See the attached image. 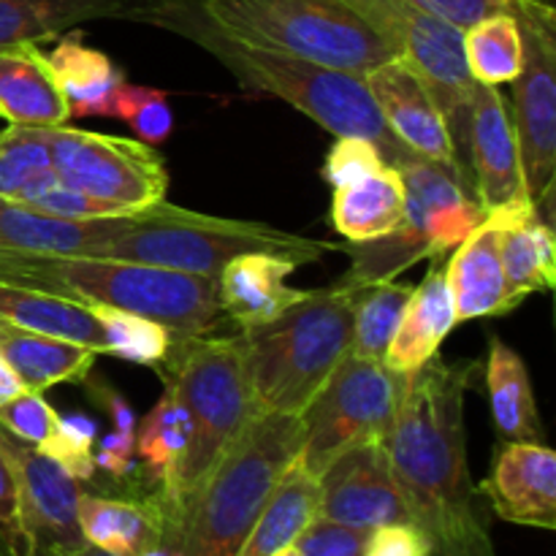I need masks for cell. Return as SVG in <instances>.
<instances>
[{
	"label": "cell",
	"mask_w": 556,
	"mask_h": 556,
	"mask_svg": "<svg viewBox=\"0 0 556 556\" xmlns=\"http://www.w3.org/2000/svg\"><path fill=\"white\" fill-rule=\"evenodd\" d=\"M47 58L63 87L71 117H112L114 96L125 85V74L109 54L81 43L76 33H65Z\"/></svg>",
	"instance_id": "4dcf8cb0"
},
{
	"label": "cell",
	"mask_w": 556,
	"mask_h": 556,
	"mask_svg": "<svg viewBox=\"0 0 556 556\" xmlns=\"http://www.w3.org/2000/svg\"><path fill=\"white\" fill-rule=\"evenodd\" d=\"M96 429L98 427L87 416H60L54 434L38 451H43L49 459L58 462L79 483L92 481L98 470L96 459H92Z\"/></svg>",
	"instance_id": "f35d334b"
},
{
	"label": "cell",
	"mask_w": 556,
	"mask_h": 556,
	"mask_svg": "<svg viewBox=\"0 0 556 556\" xmlns=\"http://www.w3.org/2000/svg\"><path fill=\"white\" fill-rule=\"evenodd\" d=\"M144 22L190 38L220 60L239 85L291 103L329 134L372 141L389 166H402L416 157L380 117L362 74L237 41L201 11L199 0H157Z\"/></svg>",
	"instance_id": "7a4b0ae2"
},
{
	"label": "cell",
	"mask_w": 556,
	"mask_h": 556,
	"mask_svg": "<svg viewBox=\"0 0 556 556\" xmlns=\"http://www.w3.org/2000/svg\"><path fill=\"white\" fill-rule=\"evenodd\" d=\"M407 383L410 375L348 353L302 413L304 443L296 456L299 465L318 478L353 445L383 443L400 416Z\"/></svg>",
	"instance_id": "30bf717a"
},
{
	"label": "cell",
	"mask_w": 556,
	"mask_h": 556,
	"mask_svg": "<svg viewBox=\"0 0 556 556\" xmlns=\"http://www.w3.org/2000/svg\"><path fill=\"white\" fill-rule=\"evenodd\" d=\"M478 489L508 525L556 530V454L546 443H503Z\"/></svg>",
	"instance_id": "d6986e66"
},
{
	"label": "cell",
	"mask_w": 556,
	"mask_h": 556,
	"mask_svg": "<svg viewBox=\"0 0 556 556\" xmlns=\"http://www.w3.org/2000/svg\"><path fill=\"white\" fill-rule=\"evenodd\" d=\"M304 443L302 416L255 413L199 492L188 500L177 546L185 556H233Z\"/></svg>",
	"instance_id": "5b68a950"
},
{
	"label": "cell",
	"mask_w": 556,
	"mask_h": 556,
	"mask_svg": "<svg viewBox=\"0 0 556 556\" xmlns=\"http://www.w3.org/2000/svg\"><path fill=\"white\" fill-rule=\"evenodd\" d=\"M345 244L309 239L302 233L280 231L266 223L228 220L204 212L177 206L166 220L147 223L134 231L96 244L85 255L90 258H117L134 264L163 266L199 277H220V271L239 255L266 253L293 261L296 266L318 264L329 253H345Z\"/></svg>",
	"instance_id": "ba28073f"
},
{
	"label": "cell",
	"mask_w": 556,
	"mask_h": 556,
	"mask_svg": "<svg viewBox=\"0 0 556 556\" xmlns=\"http://www.w3.org/2000/svg\"><path fill=\"white\" fill-rule=\"evenodd\" d=\"M0 117L11 125L33 128L68 125V101L38 43L0 49Z\"/></svg>",
	"instance_id": "7402d4cb"
},
{
	"label": "cell",
	"mask_w": 556,
	"mask_h": 556,
	"mask_svg": "<svg viewBox=\"0 0 556 556\" xmlns=\"http://www.w3.org/2000/svg\"><path fill=\"white\" fill-rule=\"evenodd\" d=\"M112 117L130 123L139 141L150 147L163 144L174 130V114L172 106H168L166 92L152 90V87L128 85V81L114 96Z\"/></svg>",
	"instance_id": "74e56055"
},
{
	"label": "cell",
	"mask_w": 556,
	"mask_h": 556,
	"mask_svg": "<svg viewBox=\"0 0 556 556\" xmlns=\"http://www.w3.org/2000/svg\"><path fill=\"white\" fill-rule=\"evenodd\" d=\"M163 383L177 391L188 410L190 443L172 489L161 494L168 510V543H177L188 500L199 492L204 478L217 465L228 445L242 434L255 416L253 394L239 337H185L172 345L166 362L157 367Z\"/></svg>",
	"instance_id": "8992f818"
},
{
	"label": "cell",
	"mask_w": 556,
	"mask_h": 556,
	"mask_svg": "<svg viewBox=\"0 0 556 556\" xmlns=\"http://www.w3.org/2000/svg\"><path fill=\"white\" fill-rule=\"evenodd\" d=\"M76 516L85 543L114 556H139L168 535V510L157 489L128 497L81 492Z\"/></svg>",
	"instance_id": "44dd1931"
},
{
	"label": "cell",
	"mask_w": 556,
	"mask_h": 556,
	"mask_svg": "<svg viewBox=\"0 0 556 556\" xmlns=\"http://www.w3.org/2000/svg\"><path fill=\"white\" fill-rule=\"evenodd\" d=\"M315 519L367 532L413 525L383 443L353 445L320 472Z\"/></svg>",
	"instance_id": "9a60e30c"
},
{
	"label": "cell",
	"mask_w": 556,
	"mask_h": 556,
	"mask_svg": "<svg viewBox=\"0 0 556 556\" xmlns=\"http://www.w3.org/2000/svg\"><path fill=\"white\" fill-rule=\"evenodd\" d=\"M396 168L407 190L405 223L375 242L345 244L351 269L340 286L367 288L394 280L418 261L443 258L483 223L481 204L454 168L418 155Z\"/></svg>",
	"instance_id": "9c48e42d"
},
{
	"label": "cell",
	"mask_w": 556,
	"mask_h": 556,
	"mask_svg": "<svg viewBox=\"0 0 556 556\" xmlns=\"http://www.w3.org/2000/svg\"><path fill=\"white\" fill-rule=\"evenodd\" d=\"M0 556H14V554H11L9 546H5V543H3V546H0Z\"/></svg>",
	"instance_id": "db71d44e"
},
{
	"label": "cell",
	"mask_w": 556,
	"mask_h": 556,
	"mask_svg": "<svg viewBox=\"0 0 556 556\" xmlns=\"http://www.w3.org/2000/svg\"><path fill=\"white\" fill-rule=\"evenodd\" d=\"M476 375V362L429 358L410 375L400 416L383 440L429 556H497L489 505L467 465L465 396Z\"/></svg>",
	"instance_id": "6da1fadb"
},
{
	"label": "cell",
	"mask_w": 556,
	"mask_h": 556,
	"mask_svg": "<svg viewBox=\"0 0 556 556\" xmlns=\"http://www.w3.org/2000/svg\"><path fill=\"white\" fill-rule=\"evenodd\" d=\"M315 510H318V478L293 462L233 556L280 554L282 548L296 543L304 527L315 519Z\"/></svg>",
	"instance_id": "1f68e13d"
},
{
	"label": "cell",
	"mask_w": 556,
	"mask_h": 556,
	"mask_svg": "<svg viewBox=\"0 0 556 556\" xmlns=\"http://www.w3.org/2000/svg\"><path fill=\"white\" fill-rule=\"evenodd\" d=\"M275 556H299V552H296V546H288V548H282L280 554H275Z\"/></svg>",
	"instance_id": "f5cc1de1"
},
{
	"label": "cell",
	"mask_w": 556,
	"mask_h": 556,
	"mask_svg": "<svg viewBox=\"0 0 556 556\" xmlns=\"http://www.w3.org/2000/svg\"><path fill=\"white\" fill-rule=\"evenodd\" d=\"M188 410L179 402L177 391L163 383L161 400L155 402V407L147 413L141 427L136 429V456L144 462L147 481L155 483L161 494L172 489L179 465L185 459V451H188Z\"/></svg>",
	"instance_id": "836d02e7"
},
{
	"label": "cell",
	"mask_w": 556,
	"mask_h": 556,
	"mask_svg": "<svg viewBox=\"0 0 556 556\" xmlns=\"http://www.w3.org/2000/svg\"><path fill=\"white\" fill-rule=\"evenodd\" d=\"M5 326H9V324H5V320H0V334H3V329H5Z\"/></svg>",
	"instance_id": "11a10c76"
},
{
	"label": "cell",
	"mask_w": 556,
	"mask_h": 556,
	"mask_svg": "<svg viewBox=\"0 0 556 556\" xmlns=\"http://www.w3.org/2000/svg\"><path fill=\"white\" fill-rule=\"evenodd\" d=\"M367 530L334 525L326 519H313L296 538L299 556H364L367 548Z\"/></svg>",
	"instance_id": "b9f144b4"
},
{
	"label": "cell",
	"mask_w": 556,
	"mask_h": 556,
	"mask_svg": "<svg viewBox=\"0 0 556 556\" xmlns=\"http://www.w3.org/2000/svg\"><path fill=\"white\" fill-rule=\"evenodd\" d=\"M0 280L79 304L128 309L157 320L177 340L204 337L223 320L215 277L90 255H33L0 250Z\"/></svg>",
	"instance_id": "3957f363"
},
{
	"label": "cell",
	"mask_w": 556,
	"mask_h": 556,
	"mask_svg": "<svg viewBox=\"0 0 556 556\" xmlns=\"http://www.w3.org/2000/svg\"><path fill=\"white\" fill-rule=\"evenodd\" d=\"M456 326L454 302L445 286V266L434 258V266L421 286L413 288V296L402 313L396 334L386 351L383 364L400 375H416Z\"/></svg>",
	"instance_id": "484cf974"
},
{
	"label": "cell",
	"mask_w": 556,
	"mask_h": 556,
	"mask_svg": "<svg viewBox=\"0 0 556 556\" xmlns=\"http://www.w3.org/2000/svg\"><path fill=\"white\" fill-rule=\"evenodd\" d=\"M0 538L14 556H25L20 525V486H16L14 462L0 440Z\"/></svg>",
	"instance_id": "f6af8a7d"
},
{
	"label": "cell",
	"mask_w": 556,
	"mask_h": 556,
	"mask_svg": "<svg viewBox=\"0 0 556 556\" xmlns=\"http://www.w3.org/2000/svg\"><path fill=\"white\" fill-rule=\"evenodd\" d=\"M525 65L514 79L516 141L527 199L552 223L556 179V11L548 0H516Z\"/></svg>",
	"instance_id": "7c38bea8"
},
{
	"label": "cell",
	"mask_w": 556,
	"mask_h": 556,
	"mask_svg": "<svg viewBox=\"0 0 556 556\" xmlns=\"http://www.w3.org/2000/svg\"><path fill=\"white\" fill-rule=\"evenodd\" d=\"M30 210L43 212V215L52 217H65V220H101V217H117L125 215V206L112 204V201L96 199V195H87L81 190H71L58 185V188L49 190L41 201L30 206Z\"/></svg>",
	"instance_id": "7bdbcfd3"
},
{
	"label": "cell",
	"mask_w": 556,
	"mask_h": 556,
	"mask_svg": "<svg viewBox=\"0 0 556 556\" xmlns=\"http://www.w3.org/2000/svg\"><path fill=\"white\" fill-rule=\"evenodd\" d=\"M0 320L27 331L65 337L98 353H106L101 324L85 304L38 291V288L0 280Z\"/></svg>",
	"instance_id": "f546056e"
},
{
	"label": "cell",
	"mask_w": 556,
	"mask_h": 556,
	"mask_svg": "<svg viewBox=\"0 0 556 556\" xmlns=\"http://www.w3.org/2000/svg\"><path fill=\"white\" fill-rule=\"evenodd\" d=\"M358 288L307 291L302 302L266 324L239 331L255 413L302 416L345 362L353 340Z\"/></svg>",
	"instance_id": "277c9868"
},
{
	"label": "cell",
	"mask_w": 556,
	"mask_h": 556,
	"mask_svg": "<svg viewBox=\"0 0 556 556\" xmlns=\"http://www.w3.org/2000/svg\"><path fill=\"white\" fill-rule=\"evenodd\" d=\"M364 79H367L380 117L386 119L396 141L405 144L413 155L424 157V161H434L454 168L465 179L467 188L472 190L470 177L465 174L459 155H456L454 139H451L443 112L434 103L432 92L424 87V81L400 58L375 65L372 71L364 74Z\"/></svg>",
	"instance_id": "e0dca14e"
},
{
	"label": "cell",
	"mask_w": 556,
	"mask_h": 556,
	"mask_svg": "<svg viewBox=\"0 0 556 556\" xmlns=\"http://www.w3.org/2000/svg\"><path fill=\"white\" fill-rule=\"evenodd\" d=\"M486 396L494 432L503 443H541L543 427L525 362L500 337L486 358Z\"/></svg>",
	"instance_id": "f1b7e54d"
},
{
	"label": "cell",
	"mask_w": 556,
	"mask_h": 556,
	"mask_svg": "<svg viewBox=\"0 0 556 556\" xmlns=\"http://www.w3.org/2000/svg\"><path fill=\"white\" fill-rule=\"evenodd\" d=\"M0 353L16 369L25 389L41 394L60 383H81L90 375L96 358L101 356L92 348L65 337L27 331L11 324L0 334Z\"/></svg>",
	"instance_id": "83f0119b"
},
{
	"label": "cell",
	"mask_w": 556,
	"mask_h": 556,
	"mask_svg": "<svg viewBox=\"0 0 556 556\" xmlns=\"http://www.w3.org/2000/svg\"><path fill=\"white\" fill-rule=\"evenodd\" d=\"M364 556H429V543L416 525H386L369 532Z\"/></svg>",
	"instance_id": "bcb514c9"
},
{
	"label": "cell",
	"mask_w": 556,
	"mask_h": 556,
	"mask_svg": "<svg viewBox=\"0 0 556 556\" xmlns=\"http://www.w3.org/2000/svg\"><path fill=\"white\" fill-rule=\"evenodd\" d=\"M22 391H25V383H22L16 369L9 364V358L0 353V407L14 400V396H20Z\"/></svg>",
	"instance_id": "681fc988"
},
{
	"label": "cell",
	"mask_w": 556,
	"mask_h": 556,
	"mask_svg": "<svg viewBox=\"0 0 556 556\" xmlns=\"http://www.w3.org/2000/svg\"><path fill=\"white\" fill-rule=\"evenodd\" d=\"M177 212V204L144 206V210L125 212L117 217L101 220H65V217L43 215L30 206L5 204L0 210V250L33 255H85L96 244L147 226V223L166 220Z\"/></svg>",
	"instance_id": "ac0fdd59"
},
{
	"label": "cell",
	"mask_w": 556,
	"mask_h": 556,
	"mask_svg": "<svg viewBox=\"0 0 556 556\" xmlns=\"http://www.w3.org/2000/svg\"><path fill=\"white\" fill-rule=\"evenodd\" d=\"M20 486V525L25 556H54L87 546L79 530L81 483L36 445L0 429Z\"/></svg>",
	"instance_id": "5bb4252c"
},
{
	"label": "cell",
	"mask_w": 556,
	"mask_h": 556,
	"mask_svg": "<svg viewBox=\"0 0 556 556\" xmlns=\"http://www.w3.org/2000/svg\"><path fill=\"white\" fill-rule=\"evenodd\" d=\"M58 185L49 128L9 125L0 134V199L33 206Z\"/></svg>",
	"instance_id": "d6a6232c"
},
{
	"label": "cell",
	"mask_w": 556,
	"mask_h": 556,
	"mask_svg": "<svg viewBox=\"0 0 556 556\" xmlns=\"http://www.w3.org/2000/svg\"><path fill=\"white\" fill-rule=\"evenodd\" d=\"M342 3L367 20L396 49L402 63L432 92L448 125L462 168L472 182L467 130H470V101L476 79L467 71L465 30L416 9L407 0H342Z\"/></svg>",
	"instance_id": "8fae6325"
},
{
	"label": "cell",
	"mask_w": 556,
	"mask_h": 556,
	"mask_svg": "<svg viewBox=\"0 0 556 556\" xmlns=\"http://www.w3.org/2000/svg\"><path fill=\"white\" fill-rule=\"evenodd\" d=\"M383 166L389 163L372 141L358 139V136H337L334 147L326 155L324 177L331 188H342V185L358 182V179L380 172Z\"/></svg>",
	"instance_id": "60d3db41"
},
{
	"label": "cell",
	"mask_w": 556,
	"mask_h": 556,
	"mask_svg": "<svg viewBox=\"0 0 556 556\" xmlns=\"http://www.w3.org/2000/svg\"><path fill=\"white\" fill-rule=\"evenodd\" d=\"M407 215V190L396 166L334 188L331 199V226L348 239V244L375 242L402 228Z\"/></svg>",
	"instance_id": "4316f807"
},
{
	"label": "cell",
	"mask_w": 556,
	"mask_h": 556,
	"mask_svg": "<svg viewBox=\"0 0 556 556\" xmlns=\"http://www.w3.org/2000/svg\"><path fill=\"white\" fill-rule=\"evenodd\" d=\"M134 456H136V438L130 434L112 432L101 440V443L92 448V459L96 467H101L106 476H112L114 481H123L134 472Z\"/></svg>",
	"instance_id": "7dc6e473"
},
{
	"label": "cell",
	"mask_w": 556,
	"mask_h": 556,
	"mask_svg": "<svg viewBox=\"0 0 556 556\" xmlns=\"http://www.w3.org/2000/svg\"><path fill=\"white\" fill-rule=\"evenodd\" d=\"M157 0H0V49L60 38L92 20L144 22Z\"/></svg>",
	"instance_id": "cb8c5ba5"
},
{
	"label": "cell",
	"mask_w": 556,
	"mask_h": 556,
	"mask_svg": "<svg viewBox=\"0 0 556 556\" xmlns=\"http://www.w3.org/2000/svg\"><path fill=\"white\" fill-rule=\"evenodd\" d=\"M54 556H114V554H106V552H101V548H96V546H90V543H87V546L74 548V552L54 554Z\"/></svg>",
	"instance_id": "816d5d0a"
},
{
	"label": "cell",
	"mask_w": 556,
	"mask_h": 556,
	"mask_svg": "<svg viewBox=\"0 0 556 556\" xmlns=\"http://www.w3.org/2000/svg\"><path fill=\"white\" fill-rule=\"evenodd\" d=\"M49 139L63 188L81 190L125 210H144L166 201L168 172L155 147L71 125L49 128Z\"/></svg>",
	"instance_id": "4fadbf2b"
},
{
	"label": "cell",
	"mask_w": 556,
	"mask_h": 556,
	"mask_svg": "<svg viewBox=\"0 0 556 556\" xmlns=\"http://www.w3.org/2000/svg\"><path fill=\"white\" fill-rule=\"evenodd\" d=\"M139 556H185L179 552V546H174V543H157V546L147 548V552H141Z\"/></svg>",
	"instance_id": "f907efd6"
},
{
	"label": "cell",
	"mask_w": 556,
	"mask_h": 556,
	"mask_svg": "<svg viewBox=\"0 0 556 556\" xmlns=\"http://www.w3.org/2000/svg\"><path fill=\"white\" fill-rule=\"evenodd\" d=\"M467 71L478 85L514 81L525 65V41L514 14H494L465 30Z\"/></svg>",
	"instance_id": "e575fe53"
},
{
	"label": "cell",
	"mask_w": 556,
	"mask_h": 556,
	"mask_svg": "<svg viewBox=\"0 0 556 556\" xmlns=\"http://www.w3.org/2000/svg\"><path fill=\"white\" fill-rule=\"evenodd\" d=\"M3 206H5V201H3V199H0V210H3Z\"/></svg>",
	"instance_id": "9f6ffc18"
},
{
	"label": "cell",
	"mask_w": 556,
	"mask_h": 556,
	"mask_svg": "<svg viewBox=\"0 0 556 556\" xmlns=\"http://www.w3.org/2000/svg\"><path fill=\"white\" fill-rule=\"evenodd\" d=\"M470 172L472 193L483 215L532 204L521 177V155L505 96L492 85L472 87L470 101Z\"/></svg>",
	"instance_id": "2e32d148"
},
{
	"label": "cell",
	"mask_w": 556,
	"mask_h": 556,
	"mask_svg": "<svg viewBox=\"0 0 556 556\" xmlns=\"http://www.w3.org/2000/svg\"><path fill=\"white\" fill-rule=\"evenodd\" d=\"M0 546H3V538H0Z\"/></svg>",
	"instance_id": "6f0895ef"
},
{
	"label": "cell",
	"mask_w": 556,
	"mask_h": 556,
	"mask_svg": "<svg viewBox=\"0 0 556 556\" xmlns=\"http://www.w3.org/2000/svg\"><path fill=\"white\" fill-rule=\"evenodd\" d=\"M296 264L277 255L253 253L233 258L217 277L220 307L239 329L266 324L302 302L307 291L288 286Z\"/></svg>",
	"instance_id": "603a6c76"
},
{
	"label": "cell",
	"mask_w": 556,
	"mask_h": 556,
	"mask_svg": "<svg viewBox=\"0 0 556 556\" xmlns=\"http://www.w3.org/2000/svg\"><path fill=\"white\" fill-rule=\"evenodd\" d=\"M96 396L103 402V407H106V410H109V416H112L114 432L130 434V438H136L134 410H130L128 402L123 400V394H117V391H112V389H106V386H101V389L96 391Z\"/></svg>",
	"instance_id": "c3c4849f"
},
{
	"label": "cell",
	"mask_w": 556,
	"mask_h": 556,
	"mask_svg": "<svg viewBox=\"0 0 556 556\" xmlns=\"http://www.w3.org/2000/svg\"><path fill=\"white\" fill-rule=\"evenodd\" d=\"M101 324L103 337H106V353L125 358L139 367L157 369L166 356L172 353V345L177 342L172 329H166L157 320L144 318V315L128 313V309L103 307V304H85Z\"/></svg>",
	"instance_id": "8d00e7d4"
},
{
	"label": "cell",
	"mask_w": 556,
	"mask_h": 556,
	"mask_svg": "<svg viewBox=\"0 0 556 556\" xmlns=\"http://www.w3.org/2000/svg\"><path fill=\"white\" fill-rule=\"evenodd\" d=\"M58 421V410L43 400L41 391L25 389L20 396L0 407V429H5L11 438L22 440V443L36 445V448H41L52 438Z\"/></svg>",
	"instance_id": "ab89813d"
},
{
	"label": "cell",
	"mask_w": 556,
	"mask_h": 556,
	"mask_svg": "<svg viewBox=\"0 0 556 556\" xmlns=\"http://www.w3.org/2000/svg\"><path fill=\"white\" fill-rule=\"evenodd\" d=\"M500 258L505 282L516 304L532 293L552 291L556 286V242L554 226L532 204L497 212Z\"/></svg>",
	"instance_id": "d4e9b609"
},
{
	"label": "cell",
	"mask_w": 556,
	"mask_h": 556,
	"mask_svg": "<svg viewBox=\"0 0 556 556\" xmlns=\"http://www.w3.org/2000/svg\"><path fill=\"white\" fill-rule=\"evenodd\" d=\"M454 250L456 253L445 264V286L454 302L456 326L467 320L497 318L519 307L505 282L500 226L492 217L472 228Z\"/></svg>",
	"instance_id": "ffe728a7"
},
{
	"label": "cell",
	"mask_w": 556,
	"mask_h": 556,
	"mask_svg": "<svg viewBox=\"0 0 556 556\" xmlns=\"http://www.w3.org/2000/svg\"><path fill=\"white\" fill-rule=\"evenodd\" d=\"M407 3L459 27V30H467L486 16L510 14L516 0H407Z\"/></svg>",
	"instance_id": "ee69618b"
},
{
	"label": "cell",
	"mask_w": 556,
	"mask_h": 556,
	"mask_svg": "<svg viewBox=\"0 0 556 556\" xmlns=\"http://www.w3.org/2000/svg\"><path fill=\"white\" fill-rule=\"evenodd\" d=\"M231 38L331 68L367 74L396 49L342 0H199Z\"/></svg>",
	"instance_id": "52a82bcc"
},
{
	"label": "cell",
	"mask_w": 556,
	"mask_h": 556,
	"mask_svg": "<svg viewBox=\"0 0 556 556\" xmlns=\"http://www.w3.org/2000/svg\"><path fill=\"white\" fill-rule=\"evenodd\" d=\"M410 296L413 286L396 280L358 288L356 304H353L351 356L383 362Z\"/></svg>",
	"instance_id": "d590c367"
}]
</instances>
